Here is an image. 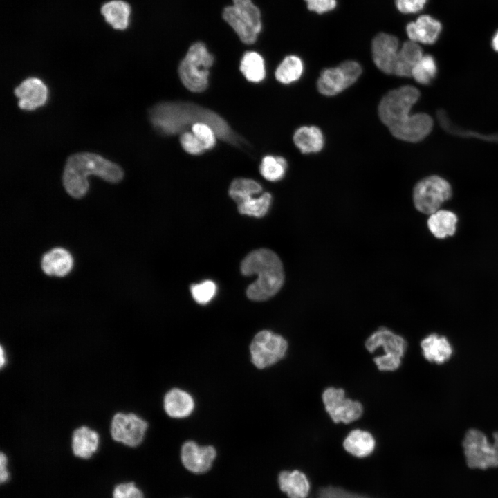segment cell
Returning <instances> with one entry per match:
<instances>
[{"label":"cell","instance_id":"6da1fadb","mask_svg":"<svg viewBox=\"0 0 498 498\" xmlns=\"http://www.w3.org/2000/svg\"><path fill=\"white\" fill-rule=\"evenodd\" d=\"M149 116L154 127L167 136L182 133L194 124L203 122L214 129L218 138L236 146L245 144L220 115L194 103L160 102L150 109Z\"/></svg>","mask_w":498,"mask_h":498},{"label":"cell","instance_id":"7a4b0ae2","mask_svg":"<svg viewBox=\"0 0 498 498\" xmlns=\"http://www.w3.org/2000/svg\"><path fill=\"white\" fill-rule=\"evenodd\" d=\"M420 95L417 88L405 85L389 91L381 99L378 109L379 118L395 138L416 142L432 131L434 122L430 115L410 113Z\"/></svg>","mask_w":498,"mask_h":498},{"label":"cell","instance_id":"3957f363","mask_svg":"<svg viewBox=\"0 0 498 498\" xmlns=\"http://www.w3.org/2000/svg\"><path fill=\"white\" fill-rule=\"evenodd\" d=\"M97 176L111 183H119L124 176L122 169L100 155L80 152L70 156L62 175L63 185L67 193L75 199H81L87 193V176Z\"/></svg>","mask_w":498,"mask_h":498},{"label":"cell","instance_id":"277c9868","mask_svg":"<svg viewBox=\"0 0 498 498\" xmlns=\"http://www.w3.org/2000/svg\"><path fill=\"white\" fill-rule=\"evenodd\" d=\"M243 275H257V280L246 290L254 301H264L274 296L282 288L284 275L282 263L272 250L261 248L249 253L241 264Z\"/></svg>","mask_w":498,"mask_h":498},{"label":"cell","instance_id":"5b68a950","mask_svg":"<svg viewBox=\"0 0 498 498\" xmlns=\"http://www.w3.org/2000/svg\"><path fill=\"white\" fill-rule=\"evenodd\" d=\"M463 456L470 468L486 470L498 467V431L490 436L484 431L471 427L461 441Z\"/></svg>","mask_w":498,"mask_h":498},{"label":"cell","instance_id":"8992f818","mask_svg":"<svg viewBox=\"0 0 498 498\" xmlns=\"http://www.w3.org/2000/svg\"><path fill=\"white\" fill-rule=\"evenodd\" d=\"M214 62V56L205 44L198 42L192 44L178 68L184 86L194 93L204 91L209 84V69Z\"/></svg>","mask_w":498,"mask_h":498},{"label":"cell","instance_id":"52a82bcc","mask_svg":"<svg viewBox=\"0 0 498 498\" xmlns=\"http://www.w3.org/2000/svg\"><path fill=\"white\" fill-rule=\"evenodd\" d=\"M365 347L370 353L381 347L384 354L374 359L378 369L380 371H395L401 365L402 359L407 351L408 342L403 336L381 328L367 339Z\"/></svg>","mask_w":498,"mask_h":498},{"label":"cell","instance_id":"ba28073f","mask_svg":"<svg viewBox=\"0 0 498 498\" xmlns=\"http://www.w3.org/2000/svg\"><path fill=\"white\" fill-rule=\"evenodd\" d=\"M452 194L450 184L445 178L434 175L425 177L416 183L413 191L415 208L419 212L431 214Z\"/></svg>","mask_w":498,"mask_h":498},{"label":"cell","instance_id":"9c48e42d","mask_svg":"<svg viewBox=\"0 0 498 498\" xmlns=\"http://www.w3.org/2000/svg\"><path fill=\"white\" fill-rule=\"evenodd\" d=\"M287 349L288 343L282 336L270 331H261L251 342V361L257 368L264 369L282 359Z\"/></svg>","mask_w":498,"mask_h":498},{"label":"cell","instance_id":"30bf717a","mask_svg":"<svg viewBox=\"0 0 498 498\" xmlns=\"http://www.w3.org/2000/svg\"><path fill=\"white\" fill-rule=\"evenodd\" d=\"M362 73L360 65L348 60L336 67L323 70L317 81L318 91L326 96H333L354 84Z\"/></svg>","mask_w":498,"mask_h":498},{"label":"cell","instance_id":"8fae6325","mask_svg":"<svg viewBox=\"0 0 498 498\" xmlns=\"http://www.w3.org/2000/svg\"><path fill=\"white\" fill-rule=\"evenodd\" d=\"M147 428V421L132 412H116L110 422L113 440L131 448L141 444Z\"/></svg>","mask_w":498,"mask_h":498},{"label":"cell","instance_id":"7c38bea8","mask_svg":"<svg viewBox=\"0 0 498 498\" xmlns=\"http://www.w3.org/2000/svg\"><path fill=\"white\" fill-rule=\"evenodd\" d=\"M322 401L326 412L335 423H350L360 418L363 412L361 403L346 398L341 388L326 389L322 394Z\"/></svg>","mask_w":498,"mask_h":498},{"label":"cell","instance_id":"4fadbf2b","mask_svg":"<svg viewBox=\"0 0 498 498\" xmlns=\"http://www.w3.org/2000/svg\"><path fill=\"white\" fill-rule=\"evenodd\" d=\"M423 358L429 363L443 365L453 357L454 347L443 334L432 332L424 336L419 343Z\"/></svg>","mask_w":498,"mask_h":498},{"label":"cell","instance_id":"5bb4252c","mask_svg":"<svg viewBox=\"0 0 498 498\" xmlns=\"http://www.w3.org/2000/svg\"><path fill=\"white\" fill-rule=\"evenodd\" d=\"M398 39L389 34L381 33L372 41L371 53L374 62L383 73L394 75L399 51Z\"/></svg>","mask_w":498,"mask_h":498},{"label":"cell","instance_id":"9a60e30c","mask_svg":"<svg viewBox=\"0 0 498 498\" xmlns=\"http://www.w3.org/2000/svg\"><path fill=\"white\" fill-rule=\"evenodd\" d=\"M216 455V450L212 446H200L191 441L183 445L181 452L183 465L194 473H203L209 470Z\"/></svg>","mask_w":498,"mask_h":498},{"label":"cell","instance_id":"2e32d148","mask_svg":"<svg viewBox=\"0 0 498 498\" xmlns=\"http://www.w3.org/2000/svg\"><path fill=\"white\" fill-rule=\"evenodd\" d=\"M21 109L33 111L43 106L48 99V89L37 77H28L15 89Z\"/></svg>","mask_w":498,"mask_h":498},{"label":"cell","instance_id":"e0dca14e","mask_svg":"<svg viewBox=\"0 0 498 498\" xmlns=\"http://www.w3.org/2000/svg\"><path fill=\"white\" fill-rule=\"evenodd\" d=\"M441 31V22L426 15L420 16L416 21L409 23L406 27V32L410 41L418 44H434Z\"/></svg>","mask_w":498,"mask_h":498},{"label":"cell","instance_id":"ac0fdd59","mask_svg":"<svg viewBox=\"0 0 498 498\" xmlns=\"http://www.w3.org/2000/svg\"><path fill=\"white\" fill-rule=\"evenodd\" d=\"M100 445V435L97 431L86 425L75 428L71 436L73 454L80 459H88L96 452Z\"/></svg>","mask_w":498,"mask_h":498},{"label":"cell","instance_id":"d6986e66","mask_svg":"<svg viewBox=\"0 0 498 498\" xmlns=\"http://www.w3.org/2000/svg\"><path fill=\"white\" fill-rule=\"evenodd\" d=\"M73 259L71 253L63 248H55L46 252L41 261L43 272L49 276L62 277L72 270Z\"/></svg>","mask_w":498,"mask_h":498},{"label":"cell","instance_id":"ffe728a7","mask_svg":"<svg viewBox=\"0 0 498 498\" xmlns=\"http://www.w3.org/2000/svg\"><path fill=\"white\" fill-rule=\"evenodd\" d=\"M222 15L223 19L232 28L242 42L252 44L256 42L259 32L248 18L234 5L226 6L223 10Z\"/></svg>","mask_w":498,"mask_h":498},{"label":"cell","instance_id":"44dd1931","mask_svg":"<svg viewBox=\"0 0 498 498\" xmlns=\"http://www.w3.org/2000/svg\"><path fill=\"white\" fill-rule=\"evenodd\" d=\"M278 483L281 490L288 498H306L310 492L311 485L306 474L299 470H284L279 473Z\"/></svg>","mask_w":498,"mask_h":498},{"label":"cell","instance_id":"7402d4cb","mask_svg":"<svg viewBox=\"0 0 498 498\" xmlns=\"http://www.w3.org/2000/svg\"><path fill=\"white\" fill-rule=\"evenodd\" d=\"M194 407L192 397L179 389H171L164 398V409L167 415L172 418L186 417L192 413Z\"/></svg>","mask_w":498,"mask_h":498},{"label":"cell","instance_id":"603a6c76","mask_svg":"<svg viewBox=\"0 0 498 498\" xmlns=\"http://www.w3.org/2000/svg\"><path fill=\"white\" fill-rule=\"evenodd\" d=\"M293 142L302 154L320 151L324 145L323 133L315 126H302L294 133Z\"/></svg>","mask_w":498,"mask_h":498},{"label":"cell","instance_id":"cb8c5ba5","mask_svg":"<svg viewBox=\"0 0 498 498\" xmlns=\"http://www.w3.org/2000/svg\"><path fill=\"white\" fill-rule=\"evenodd\" d=\"M423 50L418 43L408 41L399 49L394 75L399 77H410L416 64L423 57Z\"/></svg>","mask_w":498,"mask_h":498},{"label":"cell","instance_id":"d4e9b609","mask_svg":"<svg viewBox=\"0 0 498 498\" xmlns=\"http://www.w3.org/2000/svg\"><path fill=\"white\" fill-rule=\"evenodd\" d=\"M457 216L452 211L439 210L430 214L427 227L430 232L438 239L452 236L456 229Z\"/></svg>","mask_w":498,"mask_h":498},{"label":"cell","instance_id":"484cf974","mask_svg":"<svg viewBox=\"0 0 498 498\" xmlns=\"http://www.w3.org/2000/svg\"><path fill=\"white\" fill-rule=\"evenodd\" d=\"M343 446L349 454L362 458L373 452L376 441L369 432L361 430H354L345 438Z\"/></svg>","mask_w":498,"mask_h":498},{"label":"cell","instance_id":"4316f807","mask_svg":"<svg viewBox=\"0 0 498 498\" xmlns=\"http://www.w3.org/2000/svg\"><path fill=\"white\" fill-rule=\"evenodd\" d=\"M101 14L114 29L122 30L129 26L131 7L124 1L113 0L102 6Z\"/></svg>","mask_w":498,"mask_h":498},{"label":"cell","instance_id":"83f0119b","mask_svg":"<svg viewBox=\"0 0 498 498\" xmlns=\"http://www.w3.org/2000/svg\"><path fill=\"white\" fill-rule=\"evenodd\" d=\"M239 69L245 78L250 82L259 83L266 77L264 59L255 51H248L243 54Z\"/></svg>","mask_w":498,"mask_h":498},{"label":"cell","instance_id":"f1b7e54d","mask_svg":"<svg viewBox=\"0 0 498 498\" xmlns=\"http://www.w3.org/2000/svg\"><path fill=\"white\" fill-rule=\"evenodd\" d=\"M304 71L302 59L296 55L286 56L277 66L275 75L282 84H288L297 81Z\"/></svg>","mask_w":498,"mask_h":498},{"label":"cell","instance_id":"f546056e","mask_svg":"<svg viewBox=\"0 0 498 498\" xmlns=\"http://www.w3.org/2000/svg\"><path fill=\"white\" fill-rule=\"evenodd\" d=\"M271 199L272 196L268 192L259 196H250L237 204L238 210L242 214L262 217L267 213Z\"/></svg>","mask_w":498,"mask_h":498},{"label":"cell","instance_id":"4dcf8cb0","mask_svg":"<svg viewBox=\"0 0 498 498\" xmlns=\"http://www.w3.org/2000/svg\"><path fill=\"white\" fill-rule=\"evenodd\" d=\"M287 167L286 160L284 157L268 155L262 158L259 171L265 179L277 181L284 176Z\"/></svg>","mask_w":498,"mask_h":498},{"label":"cell","instance_id":"1f68e13d","mask_svg":"<svg viewBox=\"0 0 498 498\" xmlns=\"http://www.w3.org/2000/svg\"><path fill=\"white\" fill-rule=\"evenodd\" d=\"M438 73V66L434 57L431 55H425L414 66L412 77L418 83L427 85L435 79Z\"/></svg>","mask_w":498,"mask_h":498},{"label":"cell","instance_id":"d6a6232c","mask_svg":"<svg viewBox=\"0 0 498 498\" xmlns=\"http://www.w3.org/2000/svg\"><path fill=\"white\" fill-rule=\"evenodd\" d=\"M262 192L259 183L250 178H239L234 179L229 187V195L237 203L250 195H257Z\"/></svg>","mask_w":498,"mask_h":498},{"label":"cell","instance_id":"836d02e7","mask_svg":"<svg viewBox=\"0 0 498 498\" xmlns=\"http://www.w3.org/2000/svg\"><path fill=\"white\" fill-rule=\"evenodd\" d=\"M311 498H371L365 495L347 490L342 487H320Z\"/></svg>","mask_w":498,"mask_h":498},{"label":"cell","instance_id":"e575fe53","mask_svg":"<svg viewBox=\"0 0 498 498\" xmlns=\"http://www.w3.org/2000/svg\"><path fill=\"white\" fill-rule=\"evenodd\" d=\"M190 290L194 299L200 304H206L214 297L216 284L210 280L192 285Z\"/></svg>","mask_w":498,"mask_h":498},{"label":"cell","instance_id":"d590c367","mask_svg":"<svg viewBox=\"0 0 498 498\" xmlns=\"http://www.w3.org/2000/svg\"><path fill=\"white\" fill-rule=\"evenodd\" d=\"M191 130L205 150L211 149L215 146L218 138L214 129L208 124L195 123L192 126Z\"/></svg>","mask_w":498,"mask_h":498},{"label":"cell","instance_id":"8d00e7d4","mask_svg":"<svg viewBox=\"0 0 498 498\" xmlns=\"http://www.w3.org/2000/svg\"><path fill=\"white\" fill-rule=\"evenodd\" d=\"M233 5L245 15L258 31L261 29V13L259 9L251 0H232Z\"/></svg>","mask_w":498,"mask_h":498},{"label":"cell","instance_id":"74e56055","mask_svg":"<svg viewBox=\"0 0 498 498\" xmlns=\"http://www.w3.org/2000/svg\"><path fill=\"white\" fill-rule=\"evenodd\" d=\"M180 143L183 149L192 155H200L205 151L201 142L192 132L185 131L181 133Z\"/></svg>","mask_w":498,"mask_h":498},{"label":"cell","instance_id":"f35d334b","mask_svg":"<svg viewBox=\"0 0 498 498\" xmlns=\"http://www.w3.org/2000/svg\"><path fill=\"white\" fill-rule=\"evenodd\" d=\"M113 498H144L142 491L134 483H122L115 486Z\"/></svg>","mask_w":498,"mask_h":498},{"label":"cell","instance_id":"ab89813d","mask_svg":"<svg viewBox=\"0 0 498 498\" xmlns=\"http://www.w3.org/2000/svg\"><path fill=\"white\" fill-rule=\"evenodd\" d=\"M427 0H396V6L402 13H416L421 11Z\"/></svg>","mask_w":498,"mask_h":498},{"label":"cell","instance_id":"60d3db41","mask_svg":"<svg viewBox=\"0 0 498 498\" xmlns=\"http://www.w3.org/2000/svg\"><path fill=\"white\" fill-rule=\"evenodd\" d=\"M308 10L322 14L334 9L335 0H305Z\"/></svg>","mask_w":498,"mask_h":498},{"label":"cell","instance_id":"b9f144b4","mask_svg":"<svg viewBox=\"0 0 498 498\" xmlns=\"http://www.w3.org/2000/svg\"><path fill=\"white\" fill-rule=\"evenodd\" d=\"M0 470L1 483H6L9 479V472L8 469V458L3 452H1L0 454Z\"/></svg>","mask_w":498,"mask_h":498},{"label":"cell","instance_id":"7bdbcfd3","mask_svg":"<svg viewBox=\"0 0 498 498\" xmlns=\"http://www.w3.org/2000/svg\"><path fill=\"white\" fill-rule=\"evenodd\" d=\"M7 362L8 358L6 351L3 346L1 345L0 348V367L1 369H3L4 367H6Z\"/></svg>","mask_w":498,"mask_h":498},{"label":"cell","instance_id":"ee69618b","mask_svg":"<svg viewBox=\"0 0 498 498\" xmlns=\"http://www.w3.org/2000/svg\"><path fill=\"white\" fill-rule=\"evenodd\" d=\"M491 45L493 50L498 53V30L492 36Z\"/></svg>","mask_w":498,"mask_h":498}]
</instances>
